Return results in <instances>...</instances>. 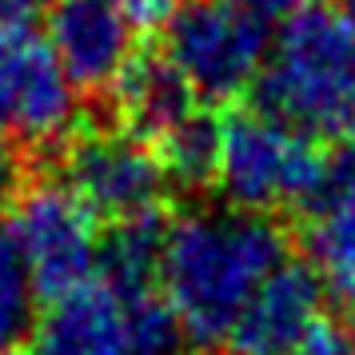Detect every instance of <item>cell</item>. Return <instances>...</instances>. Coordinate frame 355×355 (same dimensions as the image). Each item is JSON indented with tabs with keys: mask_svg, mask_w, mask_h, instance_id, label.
<instances>
[{
	"mask_svg": "<svg viewBox=\"0 0 355 355\" xmlns=\"http://www.w3.org/2000/svg\"><path fill=\"white\" fill-rule=\"evenodd\" d=\"M288 259V232L275 216L236 204L196 208L168 224L160 288L184 336L200 347H220L259 284Z\"/></svg>",
	"mask_w": 355,
	"mask_h": 355,
	"instance_id": "1",
	"label": "cell"
},
{
	"mask_svg": "<svg viewBox=\"0 0 355 355\" xmlns=\"http://www.w3.org/2000/svg\"><path fill=\"white\" fill-rule=\"evenodd\" d=\"M268 64L259 72V108L288 120L315 140H343L355 132V33L327 12L304 8L284 17Z\"/></svg>",
	"mask_w": 355,
	"mask_h": 355,
	"instance_id": "2",
	"label": "cell"
},
{
	"mask_svg": "<svg viewBox=\"0 0 355 355\" xmlns=\"http://www.w3.org/2000/svg\"><path fill=\"white\" fill-rule=\"evenodd\" d=\"M216 184L243 211H311L327 192V152L268 108H236L220 120Z\"/></svg>",
	"mask_w": 355,
	"mask_h": 355,
	"instance_id": "3",
	"label": "cell"
},
{
	"mask_svg": "<svg viewBox=\"0 0 355 355\" xmlns=\"http://www.w3.org/2000/svg\"><path fill=\"white\" fill-rule=\"evenodd\" d=\"M44 0H0V132L64 144L76 132V84L44 33Z\"/></svg>",
	"mask_w": 355,
	"mask_h": 355,
	"instance_id": "4",
	"label": "cell"
},
{
	"mask_svg": "<svg viewBox=\"0 0 355 355\" xmlns=\"http://www.w3.org/2000/svg\"><path fill=\"white\" fill-rule=\"evenodd\" d=\"M268 17L243 0H180L168 20L164 60L204 104L243 96L268 64Z\"/></svg>",
	"mask_w": 355,
	"mask_h": 355,
	"instance_id": "5",
	"label": "cell"
},
{
	"mask_svg": "<svg viewBox=\"0 0 355 355\" xmlns=\"http://www.w3.org/2000/svg\"><path fill=\"white\" fill-rule=\"evenodd\" d=\"M12 236L40 300H64L100 272V216L68 180H33L12 204Z\"/></svg>",
	"mask_w": 355,
	"mask_h": 355,
	"instance_id": "6",
	"label": "cell"
},
{
	"mask_svg": "<svg viewBox=\"0 0 355 355\" xmlns=\"http://www.w3.org/2000/svg\"><path fill=\"white\" fill-rule=\"evenodd\" d=\"M64 180L96 208L100 220L164 211L172 180L156 148L128 128H88L64 140Z\"/></svg>",
	"mask_w": 355,
	"mask_h": 355,
	"instance_id": "7",
	"label": "cell"
},
{
	"mask_svg": "<svg viewBox=\"0 0 355 355\" xmlns=\"http://www.w3.org/2000/svg\"><path fill=\"white\" fill-rule=\"evenodd\" d=\"M44 33L68 80L84 96H112L128 68L140 60V28L108 0H56Z\"/></svg>",
	"mask_w": 355,
	"mask_h": 355,
	"instance_id": "8",
	"label": "cell"
},
{
	"mask_svg": "<svg viewBox=\"0 0 355 355\" xmlns=\"http://www.w3.org/2000/svg\"><path fill=\"white\" fill-rule=\"evenodd\" d=\"M323 291L327 284L311 263H279L227 331V355H295L307 331L323 320Z\"/></svg>",
	"mask_w": 355,
	"mask_h": 355,
	"instance_id": "9",
	"label": "cell"
},
{
	"mask_svg": "<svg viewBox=\"0 0 355 355\" xmlns=\"http://www.w3.org/2000/svg\"><path fill=\"white\" fill-rule=\"evenodd\" d=\"M33 355H136L120 295L104 279H92L64 300H52L33 331Z\"/></svg>",
	"mask_w": 355,
	"mask_h": 355,
	"instance_id": "10",
	"label": "cell"
},
{
	"mask_svg": "<svg viewBox=\"0 0 355 355\" xmlns=\"http://www.w3.org/2000/svg\"><path fill=\"white\" fill-rule=\"evenodd\" d=\"M112 96L120 104L124 128L136 132L148 144H156L168 128H176L184 116H192L200 108L196 104L200 96L164 56H140Z\"/></svg>",
	"mask_w": 355,
	"mask_h": 355,
	"instance_id": "11",
	"label": "cell"
},
{
	"mask_svg": "<svg viewBox=\"0 0 355 355\" xmlns=\"http://www.w3.org/2000/svg\"><path fill=\"white\" fill-rule=\"evenodd\" d=\"M307 256L327 291L355 304V180L327 188L307 211Z\"/></svg>",
	"mask_w": 355,
	"mask_h": 355,
	"instance_id": "12",
	"label": "cell"
},
{
	"mask_svg": "<svg viewBox=\"0 0 355 355\" xmlns=\"http://www.w3.org/2000/svg\"><path fill=\"white\" fill-rule=\"evenodd\" d=\"M164 240L168 224L164 211H144L116 220L112 232L104 236L100 252V275L112 291H140L160 284V263H164Z\"/></svg>",
	"mask_w": 355,
	"mask_h": 355,
	"instance_id": "13",
	"label": "cell"
},
{
	"mask_svg": "<svg viewBox=\"0 0 355 355\" xmlns=\"http://www.w3.org/2000/svg\"><path fill=\"white\" fill-rule=\"evenodd\" d=\"M156 156H160L164 172L180 188H208L220 168V124L211 120L204 108L184 116L176 128H168L156 140Z\"/></svg>",
	"mask_w": 355,
	"mask_h": 355,
	"instance_id": "14",
	"label": "cell"
},
{
	"mask_svg": "<svg viewBox=\"0 0 355 355\" xmlns=\"http://www.w3.org/2000/svg\"><path fill=\"white\" fill-rule=\"evenodd\" d=\"M120 295V311H124V327L136 355H176L180 339H184V323H180L176 307L168 304L164 288H140V291H116Z\"/></svg>",
	"mask_w": 355,
	"mask_h": 355,
	"instance_id": "15",
	"label": "cell"
},
{
	"mask_svg": "<svg viewBox=\"0 0 355 355\" xmlns=\"http://www.w3.org/2000/svg\"><path fill=\"white\" fill-rule=\"evenodd\" d=\"M36 300L40 295L28 275V263L20 256L17 236L8 224H0V347H12L28 331Z\"/></svg>",
	"mask_w": 355,
	"mask_h": 355,
	"instance_id": "16",
	"label": "cell"
},
{
	"mask_svg": "<svg viewBox=\"0 0 355 355\" xmlns=\"http://www.w3.org/2000/svg\"><path fill=\"white\" fill-rule=\"evenodd\" d=\"M108 4H116V8H120L140 33H144V28H160V24H168L172 12L180 8V0H108Z\"/></svg>",
	"mask_w": 355,
	"mask_h": 355,
	"instance_id": "17",
	"label": "cell"
},
{
	"mask_svg": "<svg viewBox=\"0 0 355 355\" xmlns=\"http://www.w3.org/2000/svg\"><path fill=\"white\" fill-rule=\"evenodd\" d=\"M295 355H352V347H347V331L336 327L331 320H320L311 331H307V339L300 343V352Z\"/></svg>",
	"mask_w": 355,
	"mask_h": 355,
	"instance_id": "18",
	"label": "cell"
},
{
	"mask_svg": "<svg viewBox=\"0 0 355 355\" xmlns=\"http://www.w3.org/2000/svg\"><path fill=\"white\" fill-rule=\"evenodd\" d=\"M243 4H252L259 17H291V12H304V8H320L323 0H243Z\"/></svg>",
	"mask_w": 355,
	"mask_h": 355,
	"instance_id": "19",
	"label": "cell"
},
{
	"mask_svg": "<svg viewBox=\"0 0 355 355\" xmlns=\"http://www.w3.org/2000/svg\"><path fill=\"white\" fill-rule=\"evenodd\" d=\"M12 188H17V156H12L8 140L0 136V204L12 196Z\"/></svg>",
	"mask_w": 355,
	"mask_h": 355,
	"instance_id": "20",
	"label": "cell"
},
{
	"mask_svg": "<svg viewBox=\"0 0 355 355\" xmlns=\"http://www.w3.org/2000/svg\"><path fill=\"white\" fill-rule=\"evenodd\" d=\"M339 17L347 20V24H352V33H355V0H343V12H339Z\"/></svg>",
	"mask_w": 355,
	"mask_h": 355,
	"instance_id": "21",
	"label": "cell"
},
{
	"mask_svg": "<svg viewBox=\"0 0 355 355\" xmlns=\"http://www.w3.org/2000/svg\"><path fill=\"white\" fill-rule=\"evenodd\" d=\"M347 347H352V355H355V327L347 331Z\"/></svg>",
	"mask_w": 355,
	"mask_h": 355,
	"instance_id": "22",
	"label": "cell"
},
{
	"mask_svg": "<svg viewBox=\"0 0 355 355\" xmlns=\"http://www.w3.org/2000/svg\"><path fill=\"white\" fill-rule=\"evenodd\" d=\"M0 355H24V352H17V347H0Z\"/></svg>",
	"mask_w": 355,
	"mask_h": 355,
	"instance_id": "23",
	"label": "cell"
},
{
	"mask_svg": "<svg viewBox=\"0 0 355 355\" xmlns=\"http://www.w3.org/2000/svg\"><path fill=\"white\" fill-rule=\"evenodd\" d=\"M176 355H188V352H176Z\"/></svg>",
	"mask_w": 355,
	"mask_h": 355,
	"instance_id": "24",
	"label": "cell"
}]
</instances>
